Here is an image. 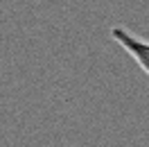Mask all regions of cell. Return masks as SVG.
I'll return each instance as SVG.
<instances>
[{
    "label": "cell",
    "instance_id": "obj_1",
    "mask_svg": "<svg viewBox=\"0 0 149 147\" xmlns=\"http://www.w3.org/2000/svg\"><path fill=\"white\" fill-rule=\"evenodd\" d=\"M111 38L127 50V55L145 70V75H149V41L140 38L138 34H133L131 29L120 27V25L111 29Z\"/></svg>",
    "mask_w": 149,
    "mask_h": 147
}]
</instances>
